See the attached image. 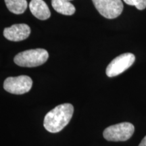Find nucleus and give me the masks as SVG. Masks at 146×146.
<instances>
[{"instance_id": "nucleus-1", "label": "nucleus", "mask_w": 146, "mask_h": 146, "mask_svg": "<svg viewBox=\"0 0 146 146\" xmlns=\"http://www.w3.org/2000/svg\"><path fill=\"white\" fill-rule=\"evenodd\" d=\"M74 113V107L70 104H63L56 106L45 115L43 125L50 133L60 132L69 123Z\"/></svg>"}, {"instance_id": "nucleus-2", "label": "nucleus", "mask_w": 146, "mask_h": 146, "mask_svg": "<svg viewBox=\"0 0 146 146\" xmlns=\"http://www.w3.org/2000/svg\"><path fill=\"white\" fill-rule=\"evenodd\" d=\"M49 54L44 49H35L24 51L14 57L16 64L23 67H36L47 62Z\"/></svg>"}, {"instance_id": "nucleus-3", "label": "nucleus", "mask_w": 146, "mask_h": 146, "mask_svg": "<svg viewBox=\"0 0 146 146\" xmlns=\"http://www.w3.org/2000/svg\"><path fill=\"white\" fill-rule=\"evenodd\" d=\"M135 127L130 123H122L110 126L103 133L104 137L110 141H125L132 137Z\"/></svg>"}, {"instance_id": "nucleus-4", "label": "nucleus", "mask_w": 146, "mask_h": 146, "mask_svg": "<svg viewBox=\"0 0 146 146\" xmlns=\"http://www.w3.org/2000/svg\"><path fill=\"white\" fill-rule=\"evenodd\" d=\"M94 6L104 17L113 19L122 14L123 3L121 0H92Z\"/></svg>"}, {"instance_id": "nucleus-5", "label": "nucleus", "mask_w": 146, "mask_h": 146, "mask_svg": "<svg viewBox=\"0 0 146 146\" xmlns=\"http://www.w3.org/2000/svg\"><path fill=\"white\" fill-rule=\"evenodd\" d=\"M33 81L28 76L21 75L14 77H8L3 83V88L12 94L21 95L31 90Z\"/></svg>"}, {"instance_id": "nucleus-6", "label": "nucleus", "mask_w": 146, "mask_h": 146, "mask_svg": "<svg viewBox=\"0 0 146 146\" xmlns=\"http://www.w3.org/2000/svg\"><path fill=\"white\" fill-rule=\"evenodd\" d=\"M135 60V57L131 53H125L114 60L109 64L106 70L107 76L113 77L119 75L131 67Z\"/></svg>"}, {"instance_id": "nucleus-7", "label": "nucleus", "mask_w": 146, "mask_h": 146, "mask_svg": "<svg viewBox=\"0 0 146 146\" xmlns=\"http://www.w3.org/2000/svg\"><path fill=\"white\" fill-rule=\"evenodd\" d=\"M31 34V28L26 24H17L3 30V35L12 41H21L27 39Z\"/></svg>"}, {"instance_id": "nucleus-8", "label": "nucleus", "mask_w": 146, "mask_h": 146, "mask_svg": "<svg viewBox=\"0 0 146 146\" xmlns=\"http://www.w3.org/2000/svg\"><path fill=\"white\" fill-rule=\"evenodd\" d=\"M29 8L33 15L41 21L48 19L51 16L50 9L43 0H31Z\"/></svg>"}, {"instance_id": "nucleus-9", "label": "nucleus", "mask_w": 146, "mask_h": 146, "mask_svg": "<svg viewBox=\"0 0 146 146\" xmlns=\"http://www.w3.org/2000/svg\"><path fill=\"white\" fill-rule=\"evenodd\" d=\"M52 7L58 13L71 16L75 13V7L68 0H52Z\"/></svg>"}, {"instance_id": "nucleus-10", "label": "nucleus", "mask_w": 146, "mask_h": 146, "mask_svg": "<svg viewBox=\"0 0 146 146\" xmlns=\"http://www.w3.org/2000/svg\"><path fill=\"white\" fill-rule=\"evenodd\" d=\"M9 10L15 14H23L28 7L27 0H5Z\"/></svg>"}, {"instance_id": "nucleus-11", "label": "nucleus", "mask_w": 146, "mask_h": 146, "mask_svg": "<svg viewBox=\"0 0 146 146\" xmlns=\"http://www.w3.org/2000/svg\"><path fill=\"white\" fill-rule=\"evenodd\" d=\"M127 4L134 5L138 10H142L146 8V0H123Z\"/></svg>"}, {"instance_id": "nucleus-12", "label": "nucleus", "mask_w": 146, "mask_h": 146, "mask_svg": "<svg viewBox=\"0 0 146 146\" xmlns=\"http://www.w3.org/2000/svg\"><path fill=\"white\" fill-rule=\"evenodd\" d=\"M139 146H146V135L145 136V137H144L143 139H142V141L141 143H140L139 145Z\"/></svg>"}, {"instance_id": "nucleus-13", "label": "nucleus", "mask_w": 146, "mask_h": 146, "mask_svg": "<svg viewBox=\"0 0 146 146\" xmlns=\"http://www.w3.org/2000/svg\"><path fill=\"white\" fill-rule=\"evenodd\" d=\"M68 1H71V0H68Z\"/></svg>"}]
</instances>
